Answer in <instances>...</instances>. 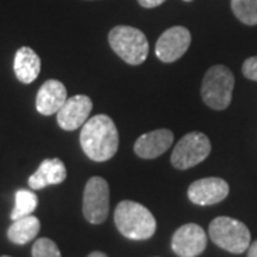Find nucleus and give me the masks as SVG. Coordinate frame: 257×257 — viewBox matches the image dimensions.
<instances>
[{
	"mask_svg": "<svg viewBox=\"0 0 257 257\" xmlns=\"http://www.w3.org/2000/svg\"><path fill=\"white\" fill-rule=\"evenodd\" d=\"M67 177V172L60 159H46L43 160L39 169L29 177V186L33 190H40L47 186L60 184Z\"/></svg>",
	"mask_w": 257,
	"mask_h": 257,
	"instance_id": "4468645a",
	"label": "nucleus"
},
{
	"mask_svg": "<svg viewBox=\"0 0 257 257\" xmlns=\"http://www.w3.org/2000/svg\"><path fill=\"white\" fill-rule=\"evenodd\" d=\"M37 207V196L36 193L32 190L20 189L15 194V207L10 213V219L15 221L30 216Z\"/></svg>",
	"mask_w": 257,
	"mask_h": 257,
	"instance_id": "f3484780",
	"label": "nucleus"
},
{
	"mask_svg": "<svg viewBox=\"0 0 257 257\" xmlns=\"http://www.w3.org/2000/svg\"><path fill=\"white\" fill-rule=\"evenodd\" d=\"M110 207L109 184L99 176L90 177L83 193V214L92 224H100L107 219Z\"/></svg>",
	"mask_w": 257,
	"mask_h": 257,
	"instance_id": "0eeeda50",
	"label": "nucleus"
},
{
	"mask_svg": "<svg viewBox=\"0 0 257 257\" xmlns=\"http://www.w3.org/2000/svg\"><path fill=\"white\" fill-rule=\"evenodd\" d=\"M80 146L93 162L111 159L119 149V133L114 121L106 114L90 117L82 126Z\"/></svg>",
	"mask_w": 257,
	"mask_h": 257,
	"instance_id": "f257e3e1",
	"label": "nucleus"
},
{
	"mask_svg": "<svg viewBox=\"0 0 257 257\" xmlns=\"http://www.w3.org/2000/svg\"><path fill=\"white\" fill-rule=\"evenodd\" d=\"M93 103L90 97L84 94H76L73 97H67L62 109L57 111V124L66 132H73L82 127L89 120Z\"/></svg>",
	"mask_w": 257,
	"mask_h": 257,
	"instance_id": "9d476101",
	"label": "nucleus"
},
{
	"mask_svg": "<svg viewBox=\"0 0 257 257\" xmlns=\"http://www.w3.org/2000/svg\"><path fill=\"white\" fill-rule=\"evenodd\" d=\"M184 2H193V0H184Z\"/></svg>",
	"mask_w": 257,
	"mask_h": 257,
	"instance_id": "b1692460",
	"label": "nucleus"
},
{
	"mask_svg": "<svg viewBox=\"0 0 257 257\" xmlns=\"http://www.w3.org/2000/svg\"><path fill=\"white\" fill-rule=\"evenodd\" d=\"M211 145L209 138L200 132H190L180 139L172 153V165L179 170L197 166L210 155Z\"/></svg>",
	"mask_w": 257,
	"mask_h": 257,
	"instance_id": "423d86ee",
	"label": "nucleus"
},
{
	"mask_svg": "<svg viewBox=\"0 0 257 257\" xmlns=\"http://www.w3.org/2000/svg\"><path fill=\"white\" fill-rule=\"evenodd\" d=\"M192 42L190 32L183 26H173L163 32L156 43V56L165 63H173L187 52Z\"/></svg>",
	"mask_w": 257,
	"mask_h": 257,
	"instance_id": "6e6552de",
	"label": "nucleus"
},
{
	"mask_svg": "<svg viewBox=\"0 0 257 257\" xmlns=\"http://www.w3.org/2000/svg\"><path fill=\"white\" fill-rule=\"evenodd\" d=\"M13 69L19 82L23 84H30L37 79L42 69V62L37 53L30 47H20L15 55Z\"/></svg>",
	"mask_w": 257,
	"mask_h": 257,
	"instance_id": "2eb2a0df",
	"label": "nucleus"
},
{
	"mask_svg": "<svg viewBox=\"0 0 257 257\" xmlns=\"http://www.w3.org/2000/svg\"><path fill=\"white\" fill-rule=\"evenodd\" d=\"M67 100V92L62 82L50 79L45 82L36 96V109L43 116H52L62 109Z\"/></svg>",
	"mask_w": 257,
	"mask_h": 257,
	"instance_id": "ddd939ff",
	"label": "nucleus"
},
{
	"mask_svg": "<svg viewBox=\"0 0 257 257\" xmlns=\"http://www.w3.org/2000/svg\"><path fill=\"white\" fill-rule=\"evenodd\" d=\"M231 10L241 23L257 25V0H231Z\"/></svg>",
	"mask_w": 257,
	"mask_h": 257,
	"instance_id": "a211bd4d",
	"label": "nucleus"
},
{
	"mask_svg": "<svg viewBox=\"0 0 257 257\" xmlns=\"http://www.w3.org/2000/svg\"><path fill=\"white\" fill-rule=\"evenodd\" d=\"M247 257H257V240L248 246Z\"/></svg>",
	"mask_w": 257,
	"mask_h": 257,
	"instance_id": "4be33fe9",
	"label": "nucleus"
},
{
	"mask_svg": "<svg viewBox=\"0 0 257 257\" xmlns=\"http://www.w3.org/2000/svg\"><path fill=\"white\" fill-rule=\"evenodd\" d=\"M139 5L146 8V9H153V8H157L160 6L162 3H165L166 0H138Z\"/></svg>",
	"mask_w": 257,
	"mask_h": 257,
	"instance_id": "412c9836",
	"label": "nucleus"
},
{
	"mask_svg": "<svg viewBox=\"0 0 257 257\" xmlns=\"http://www.w3.org/2000/svg\"><path fill=\"white\" fill-rule=\"evenodd\" d=\"M230 187L220 177H206L196 180L189 186L187 196L190 202L199 206H211L223 202L229 196Z\"/></svg>",
	"mask_w": 257,
	"mask_h": 257,
	"instance_id": "9b49d317",
	"label": "nucleus"
},
{
	"mask_svg": "<svg viewBox=\"0 0 257 257\" xmlns=\"http://www.w3.org/2000/svg\"><path fill=\"white\" fill-rule=\"evenodd\" d=\"M2 257H10V256H2Z\"/></svg>",
	"mask_w": 257,
	"mask_h": 257,
	"instance_id": "393cba45",
	"label": "nucleus"
},
{
	"mask_svg": "<svg viewBox=\"0 0 257 257\" xmlns=\"http://www.w3.org/2000/svg\"><path fill=\"white\" fill-rule=\"evenodd\" d=\"M109 45L121 60L139 66L147 59L149 42L142 30L132 26H116L109 33Z\"/></svg>",
	"mask_w": 257,
	"mask_h": 257,
	"instance_id": "7ed1b4c3",
	"label": "nucleus"
},
{
	"mask_svg": "<svg viewBox=\"0 0 257 257\" xmlns=\"http://www.w3.org/2000/svg\"><path fill=\"white\" fill-rule=\"evenodd\" d=\"M114 223L120 233L132 240L150 239L156 231V219L143 204L123 200L114 210Z\"/></svg>",
	"mask_w": 257,
	"mask_h": 257,
	"instance_id": "f03ea898",
	"label": "nucleus"
},
{
	"mask_svg": "<svg viewBox=\"0 0 257 257\" xmlns=\"http://www.w3.org/2000/svg\"><path fill=\"white\" fill-rule=\"evenodd\" d=\"M175 136L169 128H159L142 135L135 143V153L142 159H156L173 145Z\"/></svg>",
	"mask_w": 257,
	"mask_h": 257,
	"instance_id": "f8f14e48",
	"label": "nucleus"
},
{
	"mask_svg": "<svg viewBox=\"0 0 257 257\" xmlns=\"http://www.w3.org/2000/svg\"><path fill=\"white\" fill-rule=\"evenodd\" d=\"M209 236L214 244L234 254L246 251L250 246V231L246 224L226 216L216 217L211 221Z\"/></svg>",
	"mask_w": 257,
	"mask_h": 257,
	"instance_id": "39448f33",
	"label": "nucleus"
},
{
	"mask_svg": "<svg viewBox=\"0 0 257 257\" xmlns=\"http://www.w3.org/2000/svg\"><path fill=\"white\" fill-rule=\"evenodd\" d=\"M89 257H107L104 253H101V251H93L89 254Z\"/></svg>",
	"mask_w": 257,
	"mask_h": 257,
	"instance_id": "5701e85b",
	"label": "nucleus"
},
{
	"mask_svg": "<svg viewBox=\"0 0 257 257\" xmlns=\"http://www.w3.org/2000/svg\"><path fill=\"white\" fill-rule=\"evenodd\" d=\"M241 70H243V74L247 79L257 82V56L248 57L247 60L243 63V69Z\"/></svg>",
	"mask_w": 257,
	"mask_h": 257,
	"instance_id": "aec40b11",
	"label": "nucleus"
},
{
	"mask_svg": "<svg viewBox=\"0 0 257 257\" xmlns=\"http://www.w3.org/2000/svg\"><path fill=\"white\" fill-rule=\"evenodd\" d=\"M234 87V74L229 67L217 64L204 74L202 83L203 101L214 110H224L231 103Z\"/></svg>",
	"mask_w": 257,
	"mask_h": 257,
	"instance_id": "20e7f679",
	"label": "nucleus"
},
{
	"mask_svg": "<svg viewBox=\"0 0 257 257\" xmlns=\"http://www.w3.org/2000/svg\"><path fill=\"white\" fill-rule=\"evenodd\" d=\"M207 244L204 230L196 223H187L176 230L172 239V248L179 257H197Z\"/></svg>",
	"mask_w": 257,
	"mask_h": 257,
	"instance_id": "1a4fd4ad",
	"label": "nucleus"
},
{
	"mask_svg": "<svg viewBox=\"0 0 257 257\" xmlns=\"http://www.w3.org/2000/svg\"><path fill=\"white\" fill-rule=\"evenodd\" d=\"M32 256L33 257H62L60 250L57 247L53 240L42 237L35 241L32 248Z\"/></svg>",
	"mask_w": 257,
	"mask_h": 257,
	"instance_id": "6ab92c4d",
	"label": "nucleus"
},
{
	"mask_svg": "<svg viewBox=\"0 0 257 257\" xmlns=\"http://www.w3.org/2000/svg\"><path fill=\"white\" fill-rule=\"evenodd\" d=\"M40 230V221L36 216H26L15 220L8 230V237L15 244H26L35 239Z\"/></svg>",
	"mask_w": 257,
	"mask_h": 257,
	"instance_id": "dca6fc26",
	"label": "nucleus"
}]
</instances>
